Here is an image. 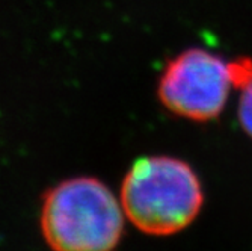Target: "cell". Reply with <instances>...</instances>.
Segmentation results:
<instances>
[{
  "mask_svg": "<svg viewBox=\"0 0 252 251\" xmlns=\"http://www.w3.org/2000/svg\"><path fill=\"white\" fill-rule=\"evenodd\" d=\"M120 201L137 230L169 236L196 219L204 204V188L198 173L183 159L144 156L127 171Z\"/></svg>",
  "mask_w": 252,
  "mask_h": 251,
  "instance_id": "1",
  "label": "cell"
},
{
  "mask_svg": "<svg viewBox=\"0 0 252 251\" xmlns=\"http://www.w3.org/2000/svg\"><path fill=\"white\" fill-rule=\"evenodd\" d=\"M233 89L230 59L207 49L189 47L165 65L157 97L178 118L212 123L222 115Z\"/></svg>",
  "mask_w": 252,
  "mask_h": 251,
  "instance_id": "3",
  "label": "cell"
},
{
  "mask_svg": "<svg viewBox=\"0 0 252 251\" xmlns=\"http://www.w3.org/2000/svg\"><path fill=\"white\" fill-rule=\"evenodd\" d=\"M237 118L242 130L252 140V80L240 89Z\"/></svg>",
  "mask_w": 252,
  "mask_h": 251,
  "instance_id": "4",
  "label": "cell"
},
{
  "mask_svg": "<svg viewBox=\"0 0 252 251\" xmlns=\"http://www.w3.org/2000/svg\"><path fill=\"white\" fill-rule=\"evenodd\" d=\"M124 218L121 201L103 181L82 176L45 192L39 221L53 251H115Z\"/></svg>",
  "mask_w": 252,
  "mask_h": 251,
  "instance_id": "2",
  "label": "cell"
}]
</instances>
